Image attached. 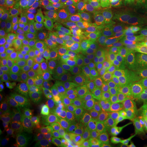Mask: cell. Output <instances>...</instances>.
<instances>
[{
    "mask_svg": "<svg viewBox=\"0 0 147 147\" xmlns=\"http://www.w3.org/2000/svg\"><path fill=\"white\" fill-rule=\"evenodd\" d=\"M85 0H48L42 21L57 27L63 34V37L71 29L78 26L83 16Z\"/></svg>",
    "mask_w": 147,
    "mask_h": 147,
    "instance_id": "cell-1",
    "label": "cell"
},
{
    "mask_svg": "<svg viewBox=\"0 0 147 147\" xmlns=\"http://www.w3.org/2000/svg\"><path fill=\"white\" fill-rule=\"evenodd\" d=\"M133 52L134 50L127 41L123 26L120 25L116 27L105 47L104 53L105 61L115 68H130Z\"/></svg>",
    "mask_w": 147,
    "mask_h": 147,
    "instance_id": "cell-2",
    "label": "cell"
},
{
    "mask_svg": "<svg viewBox=\"0 0 147 147\" xmlns=\"http://www.w3.org/2000/svg\"><path fill=\"white\" fill-rule=\"evenodd\" d=\"M146 100L142 95L127 88L117 95L113 102V114L118 120L131 122L145 110Z\"/></svg>",
    "mask_w": 147,
    "mask_h": 147,
    "instance_id": "cell-3",
    "label": "cell"
},
{
    "mask_svg": "<svg viewBox=\"0 0 147 147\" xmlns=\"http://www.w3.org/2000/svg\"><path fill=\"white\" fill-rule=\"evenodd\" d=\"M39 133L45 147H64L66 145V123L58 117L49 115L39 121Z\"/></svg>",
    "mask_w": 147,
    "mask_h": 147,
    "instance_id": "cell-4",
    "label": "cell"
},
{
    "mask_svg": "<svg viewBox=\"0 0 147 147\" xmlns=\"http://www.w3.org/2000/svg\"><path fill=\"white\" fill-rule=\"evenodd\" d=\"M29 38V48L32 51L43 47L54 46L63 38V34L57 27L44 22L33 24L27 30Z\"/></svg>",
    "mask_w": 147,
    "mask_h": 147,
    "instance_id": "cell-5",
    "label": "cell"
},
{
    "mask_svg": "<svg viewBox=\"0 0 147 147\" xmlns=\"http://www.w3.org/2000/svg\"><path fill=\"white\" fill-rule=\"evenodd\" d=\"M37 74L34 59L28 51L26 55L20 61V68L15 92L17 96L24 100L34 96L36 85Z\"/></svg>",
    "mask_w": 147,
    "mask_h": 147,
    "instance_id": "cell-6",
    "label": "cell"
},
{
    "mask_svg": "<svg viewBox=\"0 0 147 147\" xmlns=\"http://www.w3.org/2000/svg\"><path fill=\"white\" fill-rule=\"evenodd\" d=\"M88 67V79L86 96L96 100H110V90L105 86L103 76L102 69L104 63L102 60L87 62Z\"/></svg>",
    "mask_w": 147,
    "mask_h": 147,
    "instance_id": "cell-7",
    "label": "cell"
},
{
    "mask_svg": "<svg viewBox=\"0 0 147 147\" xmlns=\"http://www.w3.org/2000/svg\"><path fill=\"white\" fill-rule=\"evenodd\" d=\"M138 137L137 132L131 122L117 120L109 127L99 144L106 146L119 147Z\"/></svg>",
    "mask_w": 147,
    "mask_h": 147,
    "instance_id": "cell-8",
    "label": "cell"
},
{
    "mask_svg": "<svg viewBox=\"0 0 147 147\" xmlns=\"http://www.w3.org/2000/svg\"><path fill=\"white\" fill-rule=\"evenodd\" d=\"M56 65L62 68L79 71L84 68V58L77 43L72 38L65 36L61 39V53Z\"/></svg>",
    "mask_w": 147,
    "mask_h": 147,
    "instance_id": "cell-9",
    "label": "cell"
},
{
    "mask_svg": "<svg viewBox=\"0 0 147 147\" xmlns=\"http://www.w3.org/2000/svg\"><path fill=\"white\" fill-rule=\"evenodd\" d=\"M74 106L79 115L83 116L88 120L96 117L110 115L113 113V104L110 100H96L88 96L78 99Z\"/></svg>",
    "mask_w": 147,
    "mask_h": 147,
    "instance_id": "cell-10",
    "label": "cell"
},
{
    "mask_svg": "<svg viewBox=\"0 0 147 147\" xmlns=\"http://www.w3.org/2000/svg\"><path fill=\"white\" fill-rule=\"evenodd\" d=\"M29 38L27 30L21 28H16L11 41L9 43L4 55L1 61L18 62L28 53Z\"/></svg>",
    "mask_w": 147,
    "mask_h": 147,
    "instance_id": "cell-11",
    "label": "cell"
},
{
    "mask_svg": "<svg viewBox=\"0 0 147 147\" xmlns=\"http://www.w3.org/2000/svg\"><path fill=\"white\" fill-rule=\"evenodd\" d=\"M44 9L45 3L42 0H18L16 2V18L32 25L42 18Z\"/></svg>",
    "mask_w": 147,
    "mask_h": 147,
    "instance_id": "cell-12",
    "label": "cell"
},
{
    "mask_svg": "<svg viewBox=\"0 0 147 147\" xmlns=\"http://www.w3.org/2000/svg\"><path fill=\"white\" fill-rule=\"evenodd\" d=\"M102 76L105 86L112 92H120L125 89L131 79V71L129 68L118 69L110 65H104Z\"/></svg>",
    "mask_w": 147,
    "mask_h": 147,
    "instance_id": "cell-13",
    "label": "cell"
},
{
    "mask_svg": "<svg viewBox=\"0 0 147 147\" xmlns=\"http://www.w3.org/2000/svg\"><path fill=\"white\" fill-rule=\"evenodd\" d=\"M65 36L81 38H92L104 42L108 40L110 32L106 26L100 25L92 21L83 26L71 29L65 34Z\"/></svg>",
    "mask_w": 147,
    "mask_h": 147,
    "instance_id": "cell-14",
    "label": "cell"
},
{
    "mask_svg": "<svg viewBox=\"0 0 147 147\" xmlns=\"http://www.w3.org/2000/svg\"><path fill=\"white\" fill-rule=\"evenodd\" d=\"M28 51L31 53L34 59L37 77L51 69L57 63L58 54L55 53L53 46L43 47L35 51H32L28 48Z\"/></svg>",
    "mask_w": 147,
    "mask_h": 147,
    "instance_id": "cell-15",
    "label": "cell"
},
{
    "mask_svg": "<svg viewBox=\"0 0 147 147\" xmlns=\"http://www.w3.org/2000/svg\"><path fill=\"white\" fill-rule=\"evenodd\" d=\"M117 119L115 117L110 115L100 116L91 119L88 122L86 137H88L96 145L99 144L109 127Z\"/></svg>",
    "mask_w": 147,
    "mask_h": 147,
    "instance_id": "cell-16",
    "label": "cell"
},
{
    "mask_svg": "<svg viewBox=\"0 0 147 147\" xmlns=\"http://www.w3.org/2000/svg\"><path fill=\"white\" fill-rule=\"evenodd\" d=\"M72 38L77 43L84 60L88 62L100 60L105 53V45L104 42L92 38Z\"/></svg>",
    "mask_w": 147,
    "mask_h": 147,
    "instance_id": "cell-17",
    "label": "cell"
},
{
    "mask_svg": "<svg viewBox=\"0 0 147 147\" xmlns=\"http://www.w3.org/2000/svg\"><path fill=\"white\" fill-rule=\"evenodd\" d=\"M130 69L135 81L147 91V54L137 47L133 52Z\"/></svg>",
    "mask_w": 147,
    "mask_h": 147,
    "instance_id": "cell-18",
    "label": "cell"
},
{
    "mask_svg": "<svg viewBox=\"0 0 147 147\" xmlns=\"http://www.w3.org/2000/svg\"><path fill=\"white\" fill-rule=\"evenodd\" d=\"M21 111L37 121H41L50 115L48 102L43 99L36 97L28 98L23 100Z\"/></svg>",
    "mask_w": 147,
    "mask_h": 147,
    "instance_id": "cell-19",
    "label": "cell"
},
{
    "mask_svg": "<svg viewBox=\"0 0 147 147\" xmlns=\"http://www.w3.org/2000/svg\"><path fill=\"white\" fill-rule=\"evenodd\" d=\"M20 112L14 110H0V137H11L20 127Z\"/></svg>",
    "mask_w": 147,
    "mask_h": 147,
    "instance_id": "cell-20",
    "label": "cell"
},
{
    "mask_svg": "<svg viewBox=\"0 0 147 147\" xmlns=\"http://www.w3.org/2000/svg\"><path fill=\"white\" fill-rule=\"evenodd\" d=\"M43 100L71 105H75L77 101L75 96L71 93V92L66 86L61 85L57 82L47 94L44 96Z\"/></svg>",
    "mask_w": 147,
    "mask_h": 147,
    "instance_id": "cell-21",
    "label": "cell"
},
{
    "mask_svg": "<svg viewBox=\"0 0 147 147\" xmlns=\"http://www.w3.org/2000/svg\"><path fill=\"white\" fill-rule=\"evenodd\" d=\"M20 61L11 62L1 61V81L2 85L7 88L16 90Z\"/></svg>",
    "mask_w": 147,
    "mask_h": 147,
    "instance_id": "cell-22",
    "label": "cell"
},
{
    "mask_svg": "<svg viewBox=\"0 0 147 147\" xmlns=\"http://www.w3.org/2000/svg\"><path fill=\"white\" fill-rule=\"evenodd\" d=\"M121 12L130 19L147 15L146 0H121Z\"/></svg>",
    "mask_w": 147,
    "mask_h": 147,
    "instance_id": "cell-23",
    "label": "cell"
},
{
    "mask_svg": "<svg viewBox=\"0 0 147 147\" xmlns=\"http://www.w3.org/2000/svg\"><path fill=\"white\" fill-rule=\"evenodd\" d=\"M107 3L108 0H85L83 16L77 27L83 26L93 21Z\"/></svg>",
    "mask_w": 147,
    "mask_h": 147,
    "instance_id": "cell-24",
    "label": "cell"
},
{
    "mask_svg": "<svg viewBox=\"0 0 147 147\" xmlns=\"http://www.w3.org/2000/svg\"><path fill=\"white\" fill-rule=\"evenodd\" d=\"M55 66L37 77L35 89L34 92V96L36 98L43 99L44 96L47 94L56 83Z\"/></svg>",
    "mask_w": 147,
    "mask_h": 147,
    "instance_id": "cell-25",
    "label": "cell"
},
{
    "mask_svg": "<svg viewBox=\"0 0 147 147\" xmlns=\"http://www.w3.org/2000/svg\"><path fill=\"white\" fill-rule=\"evenodd\" d=\"M88 65H84L79 74L74 78L73 81L67 86L68 89L78 100L84 96H86L87 88H88Z\"/></svg>",
    "mask_w": 147,
    "mask_h": 147,
    "instance_id": "cell-26",
    "label": "cell"
},
{
    "mask_svg": "<svg viewBox=\"0 0 147 147\" xmlns=\"http://www.w3.org/2000/svg\"><path fill=\"white\" fill-rule=\"evenodd\" d=\"M23 100H21L15 91L1 86L0 89V108L5 110H14L21 111Z\"/></svg>",
    "mask_w": 147,
    "mask_h": 147,
    "instance_id": "cell-27",
    "label": "cell"
},
{
    "mask_svg": "<svg viewBox=\"0 0 147 147\" xmlns=\"http://www.w3.org/2000/svg\"><path fill=\"white\" fill-rule=\"evenodd\" d=\"M121 14V2L117 3H107L92 21L107 26L117 20Z\"/></svg>",
    "mask_w": 147,
    "mask_h": 147,
    "instance_id": "cell-28",
    "label": "cell"
},
{
    "mask_svg": "<svg viewBox=\"0 0 147 147\" xmlns=\"http://www.w3.org/2000/svg\"><path fill=\"white\" fill-rule=\"evenodd\" d=\"M49 105L50 115L58 117L64 121H68L72 118L79 115L78 110L74 105L57 103L53 101H47Z\"/></svg>",
    "mask_w": 147,
    "mask_h": 147,
    "instance_id": "cell-29",
    "label": "cell"
},
{
    "mask_svg": "<svg viewBox=\"0 0 147 147\" xmlns=\"http://www.w3.org/2000/svg\"><path fill=\"white\" fill-rule=\"evenodd\" d=\"M16 27L13 26V24L10 20L1 19L0 24V56L1 57L4 55L6 50L9 43L11 41L13 35L15 34Z\"/></svg>",
    "mask_w": 147,
    "mask_h": 147,
    "instance_id": "cell-30",
    "label": "cell"
},
{
    "mask_svg": "<svg viewBox=\"0 0 147 147\" xmlns=\"http://www.w3.org/2000/svg\"><path fill=\"white\" fill-rule=\"evenodd\" d=\"M87 119L78 115L66 121V129L69 136H86L88 127Z\"/></svg>",
    "mask_w": 147,
    "mask_h": 147,
    "instance_id": "cell-31",
    "label": "cell"
},
{
    "mask_svg": "<svg viewBox=\"0 0 147 147\" xmlns=\"http://www.w3.org/2000/svg\"><path fill=\"white\" fill-rule=\"evenodd\" d=\"M79 72V71L69 69L62 68V67L57 66L56 65V66H55L56 82L67 87L77 76Z\"/></svg>",
    "mask_w": 147,
    "mask_h": 147,
    "instance_id": "cell-32",
    "label": "cell"
},
{
    "mask_svg": "<svg viewBox=\"0 0 147 147\" xmlns=\"http://www.w3.org/2000/svg\"><path fill=\"white\" fill-rule=\"evenodd\" d=\"M19 119H20V127L25 128L30 131L34 137L38 138L40 136L39 133V121H37L30 117L27 116L24 112L20 111L19 114Z\"/></svg>",
    "mask_w": 147,
    "mask_h": 147,
    "instance_id": "cell-33",
    "label": "cell"
},
{
    "mask_svg": "<svg viewBox=\"0 0 147 147\" xmlns=\"http://www.w3.org/2000/svg\"><path fill=\"white\" fill-rule=\"evenodd\" d=\"M132 126L143 142L147 144V115L142 113L131 121Z\"/></svg>",
    "mask_w": 147,
    "mask_h": 147,
    "instance_id": "cell-34",
    "label": "cell"
},
{
    "mask_svg": "<svg viewBox=\"0 0 147 147\" xmlns=\"http://www.w3.org/2000/svg\"><path fill=\"white\" fill-rule=\"evenodd\" d=\"M1 19H16V0H0Z\"/></svg>",
    "mask_w": 147,
    "mask_h": 147,
    "instance_id": "cell-35",
    "label": "cell"
},
{
    "mask_svg": "<svg viewBox=\"0 0 147 147\" xmlns=\"http://www.w3.org/2000/svg\"><path fill=\"white\" fill-rule=\"evenodd\" d=\"M11 137L15 143L16 147L23 146L26 145L27 143L36 139V137H34L30 131L21 127H19L15 131V133L11 136Z\"/></svg>",
    "mask_w": 147,
    "mask_h": 147,
    "instance_id": "cell-36",
    "label": "cell"
},
{
    "mask_svg": "<svg viewBox=\"0 0 147 147\" xmlns=\"http://www.w3.org/2000/svg\"><path fill=\"white\" fill-rule=\"evenodd\" d=\"M67 147H95L96 144L86 136H69L67 137Z\"/></svg>",
    "mask_w": 147,
    "mask_h": 147,
    "instance_id": "cell-37",
    "label": "cell"
},
{
    "mask_svg": "<svg viewBox=\"0 0 147 147\" xmlns=\"http://www.w3.org/2000/svg\"><path fill=\"white\" fill-rule=\"evenodd\" d=\"M132 41L135 43L137 48L147 54V31L133 35Z\"/></svg>",
    "mask_w": 147,
    "mask_h": 147,
    "instance_id": "cell-38",
    "label": "cell"
},
{
    "mask_svg": "<svg viewBox=\"0 0 147 147\" xmlns=\"http://www.w3.org/2000/svg\"><path fill=\"white\" fill-rule=\"evenodd\" d=\"M131 21L138 28L147 31V15L137 18H132L131 19Z\"/></svg>",
    "mask_w": 147,
    "mask_h": 147,
    "instance_id": "cell-39",
    "label": "cell"
},
{
    "mask_svg": "<svg viewBox=\"0 0 147 147\" xmlns=\"http://www.w3.org/2000/svg\"><path fill=\"white\" fill-rule=\"evenodd\" d=\"M0 147H16L11 137H1Z\"/></svg>",
    "mask_w": 147,
    "mask_h": 147,
    "instance_id": "cell-40",
    "label": "cell"
},
{
    "mask_svg": "<svg viewBox=\"0 0 147 147\" xmlns=\"http://www.w3.org/2000/svg\"><path fill=\"white\" fill-rule=\"evenodd\" d=\"M142 142L143 141L141 139V137H138L137 139H134V140H132L131 142H127V143L119 147H138Z\"/></svg>",
    "mask_w": 147,
    "mask_h": 147,
    "instance_id": "cell-41",
    "label": "cell"
},
{
    "mask_svg": "<svg viewBox=\"0 0 147 147\" xmlns=\"http://www.w3.org/2000/svg\"><path fill=\"white\" fill-rule=\"evenodd\" d=\"M21 147H43L42 145H39V144H34V143H31V142H29L27 143L26 145L23 146Z\"/></svg>",
    "mask_w": 147,
    "mask_h": 147,
    "instance_id": "cell-42",
    "label": "cell"
},
{
    "mask_svg": "<svg viewBox=\"0 0 147 147\" xmlns=\"http://www.w3.org/2000/svg\"><path fill=\"white\" fill-rule=\"evenodd\" d=\"M120 2L121 0H108V3H117Z\"/></svg>",
    "mask_w": 147,
    "mask_h": 147,
    "instance_id": "cell-43",
    "label": "cell"
},
{
    "mask_svg": "<svg viewBox=\"0 0 147 147\" xmlns=\"http://www.w3.org/2000/svg\"><path fill=\"white\" fill-rule=\"evenodd\" d=\"M138 147H147V144H146L144 142H142Z\"/></svg>",
    "mask_w": 147,
    "mask_h": 147,
    "instance_id": "cell-44",
    "label": "cell"
},
{
    "mask_svg": "<svg viewBox=\"0 0 147 147\" xmlns=\"http://www.w3.org/2000/svg\"><path fill=\"white\" fill-rule=\"evenodd\" d=\"M145 113L147 115V100H146V107H145Z\"/></svg>",
    "mask_w": 147,
    "mask_h": 147,
    "instance_id": "cell-45",
    "label": "cell"
},
{
    "mask_svg": "<svg viewBox=\"0 0 147 147\" xmlns=\"http://www.w3.org/2000/svg\"><path fill=\"white\" fill-rule=\"evenodd\" d=\"M98 146H100L101 147H110V146H103V145H98Z\"/></svg>",
    "mask_w": 147,
    "mask_h": 147,
    "instance_id": "cell-46",
    "label": "cell"
},
{
    "mask_svg": "<svg viewBox=\"0 0 147 147\" xmlns=\"http://www.w3.org/2000/svg\"><path fill=\"white\" fill-rule=\"evenodd\" d=\"M95 147H101V146H98V145H96V146Z\"/></svg>",
    "mask_w": 147,
    "mask_h": 147,
    "instance_id": "cell-47",
    "label": "cell"
},
{
    "mask_svg": "<svg viewBox=\"0 0 147 147\" xmlns=\"http://www.w3.org/2000/svg\"><path fill=\"white\" fill-rule=\"evenodd\" d=\"M64 147H67V146H64Z\"/></svg>",
    "mask_w": 147,
    "mask_h": 147,
    "instance_id": "cell-48",
    "label": "cell"
},
{
    "mask_svg": "<svg viewBox=\"0 0 147 147\" xmlns=\"http://www.w3.org/2000/svg\"><path fill=\"white\" fill-rule=\"evenodd\" d=\"M16 1H18V0H16Z\"/></svg>",
    "mask_w": 147,
    "mask_h": 147,
    "instance_id": "cell-49",
    "label": "cell"
},
{
    "mask_svg": "<svg viewBox=\"0 0 147 147\" xmlns=\"http://www.w3.org/2000/svg\"><path fill=\"white\" fill-rule=\"evenodd\" d=\"M146 1H147V0H146Z\"/></svg>",
    "mask_w": 147,
    "mask_h": 147,
    "instance_id": "cell-50",
    "label": "cell"
}]
</instances>
